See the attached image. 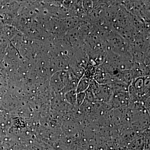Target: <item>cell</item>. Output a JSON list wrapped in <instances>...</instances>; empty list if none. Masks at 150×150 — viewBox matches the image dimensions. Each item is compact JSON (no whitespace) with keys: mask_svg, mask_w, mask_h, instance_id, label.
Here are the masks:
<instances>
[{"mask_svg":"<svg viewBox=\"0 0 150 150\" xmlns=\"http://www.w3.org/2000/svg\"><path fill=\"white\" fill-rule=\"evenodd\" d=\"M86 92L79 93H77L76 103L78 106H80L85 101Z\"/></svg>","mask_w":150,"mask_h":150,"instance_id":"cell-4","label":"cell"},{"mask_svg":"<svg viewBox=\"0 0 150 150\" xmlns=\"http://www.w3.org/2000/svg\"><path fill=\"white\" fill-rule=\"evenodd\" d=\"M91 80V79L86 76L85 75H83L78 83L76 90V93L86 92V91L88 88Z\"/></svg>","mask_w":150,"mask_h":150,"instance_id":"cell-1","label":"cell"},{"mask_svg":"<svg viewBox=\"0 0 150 150\" xmlns=\"http://www.w3.org/2000/svg\"><path fill=\"white\" fill-rule=\"evenodd\" d=\"M145 142L143 138L136 139L129 145V150H144Z\"/></svg>","mask_w":150,"mask_h":150,"instance_id":"cell-2","label":"cell"},{"mask_svg":"<svg viewBox=\"0 0 150 150\" xmlns=\"http://www.w3.org/2000/svg\"><path fill=\"white\" fill-rule=\"evenodd\" d=\"M77 93L76 90L70 91L65 94V98L69 103L71 104H75L76 103Z\"/></svg>","mask_w":150,"mask_h":150,"instance_id":"cell-3","label":"cell"}]
</instances>
